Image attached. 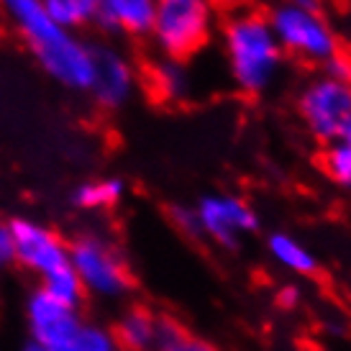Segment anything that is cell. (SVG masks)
Returning a JSON list of instances; mask_svg holds the SVG:
<instances>
[{
    "label": "cell",
    "mask_w": 351,
    "mask_h": 351,
    "mask_svg": "<svg viewBox=\"0 0 351 351\" xmlns=\"http://www.w3.org/2000/svg\"><path fill=\"white\" fill-rule=\"evenodd\" d=\"M156 315L147 305H131L118 315L116 326L110 328L118 351H154Z\"/></svg>",
    "instance_id": "13"
},
{
    "label": "cell",
    "mask_w": 351,
    "mask_h": 351,
    "mask_svg": "<svg viewBox=\"0 0 351 351\" xmlns=\"http://www.w3.org/2000/svg\"><path fill=\"white\" fill-rule=\"evenodd\" d=\"M300 298H302L300 287H295V285H285L282 290L277 293L274 300H277V305H280L282 311H295V308L300 305Z\"/></svg>",
    "instance_id": "23"
},
{
    "label": "cell",
    "mask_w": 351,
    "mask_h": 351,
    "mask_svg": "<svg viewBox=\"0 0 351 351\" xmlns=\"http://www.w3.org/2000/svg\"><path fill=\"white\" fill-rule=\"evenodd\" d=\"M149 90L162 103H185L193 93V75L187 69V62L172 57H159L147 69Z\"/></svg>",
    "instance_id": "12"
},
{
    "label": "cell",
    "mask_w": 351,
    "mask_h": 351,
    "mask_svg": "<svg viewBox=\"0 0 351 351\" xmlns=\"http://www.w3.org/2000/svg\"><path fill=\"white\" fill-rule=\"evenodd\" d=\"M264 16L282 47L285 57L326 64L333 54L341 51L339 34L333 31L331 21L323 16V10H305L287 0H280Z\"/></svg>",
    "instance_id": "4"
},
{
    "label": "cell",
    "mask_w": 351,
    "mask_h": 351,
    "mask_svg": "<svg viewBox=\"0 0 351 351\" xmlns=\"http://www.w3.org/2000/svg\"><path fill=\"white\" fill-rule=\"evenodd\" d=\"M41 8L62 29L75 31L98 23V0H39Z\"/></svg>",
    "instance_id": "16"
},
{
    "label": "cell",
    "mask_w": 351,
    "mask_h": 351,
    "mask_svg": "<svg viewBox=\"0 0 351 351\" xmlns=\"http://www.w3.org/2000/svg\"><path fill=\"white\" fill-rule=\"evenodd\" d=\"M226 72L241 95H264L280 80L285 51L259 10H234L221 26Z\"/></svg>",
    "instance_id": "2"
},
{
    "label": "cell",
    "mask_w": 351,
    "mask_h": 351,
    "mask_svg": "<svg viewBox=\"0 0 351 351\" xmlns=\"http://www.w3.org/2000/svg\"><path fill=\"white\" fill-rule=\"evenodd\" d=\"M0 8L26 41L29 51L62 88L88 93L93 75V44L75 31L62 29L41 8L39 0H0Z\"/></svg>",
    "instance_id": "1"
},
{
    "label": "cell",
    "mask_w": 351,
    "mask_h": 351,
    "mask_svg": "<svg viewBox=\"0 0 351 351\" xmlns=\"http://www.w3.org/2000/svg\"><path fill=\"white\" fill-rule=\"evenodd\" d=\"M23 351H47V349H41L39 343H34V341H31L29 346H26V349H23Z\"/></svg>",
    "instance_id": "27"
},
{
    "label": "cell",
    "mask_w": 351,
    "mask_h": 351,
    "mask_svg": "<svg viewBox=\"0 0 351 351\" xmlns=\"http://www.w3.org/2000/svg\"><path fill=\"white\" fill-rule=\"evenodd\" d=\"M156 0H98V23L123 36H149Z\"/></svg>",
    "instance_id": "11"
},
{
    "label": "cell",
    "mask_w": 351,
    "mask_h": 351,
    "mask_svg": "<svg viewBox=\"0 0 351 351\" xmlns=\"http://www.w3.org/2000/svg\"><path fill=\"white\" fill-rule=\"evenodd\" d=\"M321 165L326 177L336 182L339 187H351V144L333 138L331 144H326V152L321 156Z\"/></svg>",
    "instance_id": "18"
},
{
    "label": "cell",
    "mask_w": 351,
    "mask_h": 351,
    "mask_svg": "<svg viewBox=\"0 0 351 351\" xmlns=\"http://www.w3.org/2000/svg\"><path fill=\"white\" fill-rule=\"evenodd\" d=\"M267 249L274 256V262H280L282 267H287L290 272L302 274V277H311V274L318 272V262L305 246L293 239L285 231H274L269 239H267Z\"/></svg>",
    "instance_id": "15"
},
{
    "label": "cell",
    "mask_w": 351,
    "mask_h": 351,
    "mask_svg": "<svg viewBox=\"0 0 351 351\" xmlns=\"http://www.w3.org/2000/svg\"><path fill=\"white\" fill-rule=\"evenodd\" d=\"M39 287L47 295H51L54 300L64 302V305H69V308H80V305H82V300H85L82 282H80V277L75 274V269H72V267H64L62 272L47 277L44 282H39Z\"/></svg>",
    "instance_id": "17"
},
{
    "label": "cell",
    "mask_w": 351,
    "mask_h": 351,
    "mask_svg": "<svg viewBox=\"0 0 351 351\" xmlns=\"http://www.w3.org/2000/svg\"><path fill=\"white\" fill-rule=\"evenodd\" d=\"M138 85L134 62L108 44H93V75L88 95L103 110H118L134 98Z\"/></svg>",
    "instance_id": "10"
},
{
    "label": "cell",
    "mask_w": 351,
    "mask_h": 351,
    "mask_svg": "<svg viewBox=\"0 0 351 351\" xmlns=\"http://www.w3.org/2000/svg\"><path fill=\"white\" fill-rule=\"evenodd\" d=\"M26 323H29L31 341L47 351H72L75 339L82 328L77 308L54 300L41 287H36L26 300Z\"/></svg>",
    "instance_id": "9"
},
{
    "label": "cell",
    "mask_w": 351,
    "mask_h": 351,
    "mask_svg": "<svg viewBox=\"0 0 351 351\" xmlns=\"http://www.w3.org/2000/svg\"><path fill=\"white\" fill-rule=\"evenodd\" d=\"M336 138H341V141H349L351 144V116L346 118V123L341 126V131H339V136Z\"/></svg>",
    "instance_id": "26"
},
{
    "label": "cell",
    "mask_w": 351,
    "mask_h": 351,
    "mask_svg": "<svg viewBox=\"0 0 351 351\" xmlns=\"http://www.w3.org/2000/svg\"><path fill=\"white\" fill-rule=\"evenodd\" d=\"M165 351H218L213 343H208L205 339H195V336H190L185 333L180 341H175L172 346H167Z\"/></svg>",
    "instance_id": "22"
},
{
    "label": "cell",
    "mask_w": 351,
    "mask_h": 351,
    "mask_svg": "<svg viewBox=\"0 0 351 351\" xmlns=\"http://www.w3.org/2000/svg\"><path fill=\"white\" fill-rule=\"evenodd\" d=\"M295 108L308 134L321 144H331L351 116V82L315 75L300 88Z\"/></svg>",
    "instance_id": "6"
},
{
    "label": "cell",
    "mask_w": 351,
    "mask_h": 351,
    "mask_svg": "<svg viewBox=\"0 0 351 351\" xmlns=\"http://www.w3.org/2000/svg\"><path fill=\"white\" fill-rule=\"evenodd\" d=\"M215 31L213 0H156L149 39L162 57L187 62L205 49Z\"/></svg>",
    "instance_id": "3"
},
{
    "label": "cell",
    "mask_w": 351,
    "mask_h": 351,
    "mask_svg": "<svg viewBox=\"0 0 351 351\" xmlns=\"http://www.w3.org/2000/svg\"><path fill=\"white\" fill-rule=\"evenodd\" d=\"M13 262L21 264L39 282L69 267V244L62 236L34 218H10L8 223Z\"/></svg>",
    "instance_id": "7"
},
{
    "label": "cell",
    "mask_w": 351,
    "mask_h": 351,
    "mask_svg": "<svg viewBox=\"0 0 351 351\" xmlns=\"http://www.w3.org/2000/svg\"><path fill=\"white\" fill-rule=\"evenodd\" d=\"M182 323L172 318V315H156V336H154V351H165L167 346H172L185 336Z\"/></svg>",
    "instance_id": "20"
},
{
    "label": "cell",
    "mask_w": 351,
    "mask_h": 351,
    "mask_svg": "<svg viewBox=\"0 0 351 351\" xmlns=\"http://www.w3.org/2000/svg\"><path fill=\"white\" fill-rule=\"evenodd\" d=\"M10 262H13V244H10L8 226L0 223V264H10Z\"/></svg>",
    "instance_id": "24"
},
{
    "label": "cell",
    "mask_w": 351,
    "mask_h": 351,
    "mask_svg": "<svg viewBox=\"0 0 351 351\" xmlns=\"http://www.w3.org/2000/svg\"><path fill=\"white\" fill-rule=\"evenodd\" d=\"M169 221H172V226H175L185 239H190V241L205 239L195 208H190V205H172V208H169Z\"/></svg>",
    "instance_id": "19"
},
{
    "label": "cell",
    "mask_w": 351,
    "mask_h": 351,
    "mask_svg": "<svg viewBox=\"0 0 351 351\" xmlns=\"http://www.w3.org/2000/svg\"><path fill=\"white\" fill-rule=\"evenodd\" d=\"M323 72L321 75H326V77L331 80H339V82H351V57L349 54H343V51H339V54H333L326 64H321Z\"/></svg>",
    "instance_id": "21"
},
{
    "label": "cell",
    "mask_w": 351,
    "mask_h": 351,
    "mask_svg": "<svg viewBox=\"0 0 351 351\" xmlns=\"http://www.w3.org/2000/svg\"><path fill=\"white\" fill-rule=\"evenodd\" d=\"M287 3H293V5L305 10H323V0H287Z\"/></svg>",
    "instance_id": "25"
},
{
    "label": "cell",
    "mask_w": 351,
    "mask_h": 351,
    "mask_svg": "<svg viewBox=\"0 0 351 351\" xmlns=\"http://www.w3.org/2000/svg\"><path fill=\"white\" fill-rule=\"evenodd\" d=\"M126 193V182L118 177H98V180H88L82 185L75 187L72 193V203L80 210H108L123 200Z\"/></svg>",
    "instance_id": "14"
},
{
    "label": "cell",
    "mask_w": 351,
    "mask_h": 351,
    "mask_svg": "<svg viewBox=\"0 0 351 351\" xmlns=\"http://www.w3.org/2000/svg\"><path fill=\"white\" fill-rule=\"evenodd\" d=\"M69 267L80 277L85 295L116 300L134 287L123 254L100 234H80L75 241H69Z\"/></svg>",
    "instance_id": "5"
},
{
    "label": "cell",
    "mask_w": 351,
    "mask_h": 351,
    "mask_svg": "<svg viewBox=\"0 0 351 351\" xmlns=\"http://www.w3.org/2000/svg\"><path fill=\"white\" fill-rule=\"evenodd\" d=\"M203 236L223 249H239L241 239L259 228V215L244 197L213 193L195 205Z\"/></svg>",
    "instance_id": "8"
}]
</instances>
